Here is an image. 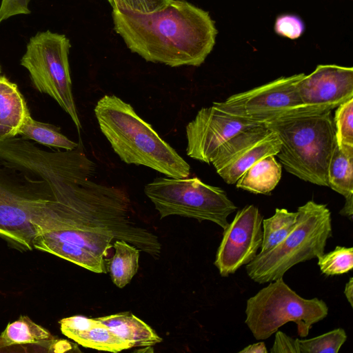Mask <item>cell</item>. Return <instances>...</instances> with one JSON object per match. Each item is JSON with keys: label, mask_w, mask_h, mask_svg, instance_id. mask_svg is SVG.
<instances>
[{"label": "cell", "mask_w": 353, "mask_h": 353, "mask_svg": "<svg viewBox=\"0 0 353 353\" xmlns=\"http://www.w3.org/2000/svg\"><path fill=\"white\" fill-rule=\"evenodd\" d=\"M321 272L327 276L339 275L353 268V248L336 246L334 250L317 257Z\"/></svg>", "instance_id": "cell-25"}, {"label": "cell", "mask_w": 353, "mask_h": 353, "mask_svg": "<svg viewBox=\"0 0 353 353\" xmlns=\"http://www.w3.org/2000/svg\"><path fill=\"white\" fill-rule=\"evenodd\" d=\"M304 75L279 77L212 105L230 115L259 124L317 114L303 103L297 91L296 84Z\"/></svg>", "instance_id": "cell-10"}, {"label": "cell", "mask_w": 353, "mask_h": 353, "mask_svg": "<svg viewBox=\"0 0 353 353\" xmlns=\"http://www.w3.org/2000/svg\"><path fill=\"white\" fill-rule=\"evenodd\" d=\"M2 74V67H1V65L0 63V75Z\"/></svg>", "instance_id": "cell-36"}, {"label": "cell", "mask_w": 353, "mask_h": 353, "mask_svg": "<svg viewBox=\"0 0 353 353\" xmlns=\"http://www.w3.org/2000/svg\"><path fill=\"white\" fill-rule=\"evenodd\" d=\"M112 10L148 14L163 9L171 0H107Z\"/></svg>", "instance_id": "cell-27"}, {"label": "cell", "mask_w": 353, "mask_h": 353, "mask_svg": "<svg viewBox=\"0 0 353 353\" xmlns=\"http://www.w3.org/2000/svg\"><path fill=\"white\" fill-rule=\"evenodd\" d=\"M81 146L46 150L24 137L0 141V237L20 251L33 250L34 225L84 162Z\"/></svg>", "instance_id": "cell-2"}, {"label": "cell", "mask_w": 353, "mask_h": 353, "mask_svg": "<svg viewBox=\"0 0 353 353\" xmlns=\"http://www.w3.org/2000/svg\"><path fill=\"white\" fill-rule=\"evenodd\" d=\"M29 116V109L17 85L1 74L0 125L10 130L16 136Z\"/></svg>", "instance_id": "cell-17"}, {"label": "cell", "mask_w": 353, "mask_h": 353, "mask_svg": "<svg viewBox=\"0 0 353 353\" xmlns=\"http://www.w3.org/2000/svg\"><path fill=\"white\" fill-rule=\"evenodd\" d=\"M272 353H299L298 339L292 338L283 332H275Z\"/></svg>", "instance_id": "cell-31"}, {"label": "cell", "mask_w": 353, "mask_h": 353, "mask_svg": "<svg viewBox=\"0 0 353 353\" xmlns=\"http://www.w3.org/2000/svg\"><path fill=\"white\" fill-rule=\"evenodd\" d=\"M346 340V332L342 328L309 339H298L299 353H337Z\"/></svg>", "instance_id": "cell-24"}, {"label": "cell", "mask_w": 353, "mask_h": 353, "mask_svg": "<svg viewBox=\"0 0 353 353\" xmlns=\"http://www.w3.org/2000/svg\"><path fill=\"white\" fill-rule=\"evenodd\" d=\"M328 187L345 199L353 196V149L334 145L327 168Z\"/></svg>", "instance_id": "cell-20"}, {"label": "cell", "mask_w": 353, "mask_h": 353, "mask_svg": "<svg viewBox=\"0 0 353 353\" xmlns=\"http://www.w3.org/2000/svg\"><path fill=\"white\" fill-rule=\"evenodd\" d=\"M94 114L101 132L125 163L144 165L171 178L189 176L190 165L130 103L114 94L105 95Z\"/></svg>", "instance_id": "cell-4"}, {"label": "cell", "mask_w": 353, "mask_h": 353, "mask_svg": "<svg viewBox=\"0 0 353 353\" xmlns=\"http://www.w3.org/2000/svg\"><path fill=\"white\" fill-rule=\"evenodd\" d=\"M70 40L50 30L32 37L21 59L35 88L54 99L79 131L81 122L72 91L68 55Z\"/></svg>", "instance_id": "cell-9"}, {"label": "cell", "mask_w": 353, "mask_h": 353, "mask_svg": "<svg viewBox=\"0 0 353 353\" xmlns=\"http://www.w3.org/2000/svg\"><path fill=\"white\" fill-rule=\"evenodd\" d=\"M296 87L301 101L313 112L332 110L353 98V68L319 65Z\"/></svg>", "instance_id": "cell-14"}, {"label": "cell", "mask_w": 353, "mask_h": 353, "mask_svg": "<svg viewBox=\"0 0 353 353\" xmlns=\"http://www.w3.org/2000/svg\"><path fill=\"white\" fill-rule=\"evenodd\" d=\"M96 168L68 184L34 224L33 248L52 254L81 248L105 259L112 241L123 240L149 254H159L158 236L134 220L127 192L94 181Z\"/></svg>", "instance_id": "cell-1"}, {"label": "cell", "mask_w": 353, "mask_h": 353, "mask_svg": "<svg viewBox=\"0 0 353 353\" xmlns=\"http://www.w3.org/2000/svg\"><path fill=\"white\" fill-rule=\"evenodd\" d=\"M97 320L83 316H73L63 318L59 321L61 333L71 339L74 335L85 332L93 326Z\"/></svg>", "instance_id": "cell-29"}, {"label": "cell", "mask_w": 353, "mask_h": 353, "mask_svg": "<svg viewBox=\"0 0 353 353\" xmlns=\"http://www.w3.org/2000/svg\"><path fill=\"white\" fill-rule=\"evenodd\" d=\"M18 135L49 147L62 148L65 150H74L79 144L63 135L55 126L36 121L32 118L31 115L21 126Z\"/></svg>", "instance_id": "cell-21"}, {"label": "cell", "mask_w": 353, "mask_h": 353, "mask_svg": "<svg viewBox=\"0 0 353 353\" xmlns=\"http://www.w3.org/2000/svg\"><path fill=\"white\" fill-rule=\"evenodd\" d=\"M239 353H268L264 342H259L245 347L239 352Z\"/></svg>", "instance_id": "cell-32"}, {"label": "cell", "mask_w": 353, "mask_h": 353, "mask_svg": "<svg viewBox=\"0 0 353 353\" xmlns=\"http://www.w3.org/2000/svg\"><path fill=\"white\" fill-rule=\"evenodd\" d=\"M55 341L51 333L28 316L9 323L0 334V351L14 345L36 344L50 348Z\"/></svg>", "instance_id": "cell-18"}, {"label": "cell", "mask_w": 353, "mask_h": 353, "mask_svg": "<svg viewBox=\"0 0 353 353\" xmlns=\"http://www.w3.org/2000/svg\"><path fill=\"white\" fill-rule=\"evenodd\" d=\"M274 30L279 35L295 39L299 38L304 31V24L299 17L285 14L279 16L276 19Z\"/></svg>", "instance_id": "cell-28"}, {"label": "cell", "mask_w": 353, "mask_h": 353, "mask_svg": "<svg viewBox=\"0 0 353 353\" xmlns=\"http://www.w3.org/2000/svg\"><path fill=\"white\" fill-rule=\"evenodd\" d=\"M258 125L261 124L230 115L213 105L203 108L186 125L187 155L210 164L225 142L240 132Z\"/></svg>", "instance_id": "cell-13"}, {"label": "cell", "mask_w": 353, "mask_h": 353, "mask_svg": "<svg viewBox=\"0 0 353 353\" xmlns=\"http://www.w3.org/2000/svg\"><path fill=\"white\" fill-rule=\"evenodd\" d=\"M345 296L350 303L351 307L353 306V279L350 277L347 283H346L344 290Z\"/></svg>", "instance_id": "cell-34"}, {"label": "cell", "mask_w": 353, "mask_h": 353, "mask_svg": "<svg viewBox=\"0 0 353 353\" xmlns=\"http://www.w3.org/2000/svg\"><path fill=\"white\" fill-rule=\"evenodd\" d=\"M262 221L258 208L249 205L223 230L214 262L221 276L234 274L257 255L263 241Z\"/></svg>", "instance_id": "cell-12"}, {"label": "cell", "mask_w": 353, "mask_h": 353, "mask_svg": "<svg viewBox=\"0 0 353 353\" xmlns=\"http://www.w3.org/2000/svg\"><path fill=\"white\" fill-rule=\"evenodd\" d=\"M71 339L87 348L115 353L132 347L98 320L90 329L74 335Z\"/></svg>", "instance_id": "cell-22"}, {"label": "cell", "mask_w": 353, "mask_h": 353, "mask_svg": "<svg viewBox=\"0 0 353 353\" xmlns=\"http://www.w3.org/2000/svg\"><path fill=\"white\" fill-rule=\"evenodd\" d=\"M14 133L9 129L0 125V141L2 140L14 137Z\"/></svg>", "instance_id": "cell-35"}, {"label": "cell", "mask_w": 353, "mask_h": 353, "mask_svg": "<svg viewBox=\"0 0 353 353\" xmlns=\"http://www.w3.org/2000/svg\"><path fill=\"white\" fill-rule=\"evenodd\" d=\"M353 196L345 198V203L343 208L340 211V214L344 216H347L352 220L353 214Z\"/></svg>", "instance_id": "cell-33"}, {"label": "cell", "mask_w": 353, "mask_h": 353, "mask_svg": "<svg viewBox=\"0 0 353 353\" xmlns=\"http://www.w3.org/2000/svg\"><path fill=\"white\" fill-rule=\"evenodd\" d=\"M281 172L275 156H268L251 165L237 180L236 186L254 194H269L279 182Z\"/></svg>", "instance_id": "cell-16"}, {"label": "cell", "mask_w": 353, "mask_h": 353, "mask_svg": "<svg viewBox=\"0 0 353 353\" xmlns=\"http://www.w3.org/2000/svg\"><path fill=\"white\" fill-rule=\"evenodd\" d=\"M112 17L126 46L150 62L199 66L216 42L217 30L209 12L185 0H171L148 14L112 10Z\"/></svg>", "instance_id": "cell-3"}, {"label": "cell", "mask_w": 353, "mask_h": 353, "mask_svg": "<svg viewBox=\"0 0 353 353\" xmlns=\"http://www.w3.org/2000/svg\"><path fill=\"white\" fill-rule=\"evenodd\" d=\"M353 98L337 107L333 119L335 140L341 149H353Z\"/></svg>", "instance_id": "cell-26"}, {"label": "cell", "mask_w": 353, "mask_h": 353, "mask_svg": "<svg viewBox=\"0 0 353 353\" xmlns=\"http://www.w3.org/2000/svg\"><path fill=\"white\" fill-rule=\"evenodd\" d=\"M297 212L285 208H276L270 218L263 219V241L259 252H266L281 241L294 228Z\"/></svg>", "instance_id": "cell-23"}, {"label": "cell", "mask_w": 353, "mask_h": 353, "mask_svg": "<svg viewBox=\"0 0 353 353\" xmlns=\"http://www.w3.org/2000/svg\"><path fill=\"white\" fill-rule=\"evenodd\" d=\"M296 212V223L291 232L246 265L248 276L254 282L273 281L283 277L294 265L324 253L332 233L331 213L327 205L309 201Z\"/></svg>", "instance_id": "cell-6"}, {"label": "cell", "mask_w": 353, "mask_h": 353, "mask_svg": "<svg viewBox=\"0 0 353 353\" xmlns=\"http://www.w3.org/2000/svg\"><path fill=\"white\" fill-rule=\"evenodd\" d=\"M247 300L245 323L256 340L268 339L288 322H294L301 337L308 335L312 325L328 314L325 302L299 296L277 279Z\"/></svg>", "instance_id": "cell-7"}, {"label": "cell", "mask_w": 353, "mask_h": 353, "mask_svg": "<svg viewBox=\"0 0 353 353\" xmlns=\"http://www.w3.org/2000/svg\"><path fill=\"white\" fill-rule=\"evenodd\" d=\"M281 146L278 135L261 124L232 137L217 150L211 163L225 183L234 184L256 161L276 156Z\"/></svg>", "instance_id": "cell-11"}, {"label": "cell", "mask_w": 353, "mask_h": 353, "mask_svg": "<svg viewBox=\"0 0 353 353\" xmlns=\"http://www.w3.org/2000/svg\"><path fill=\"white\" fill-rule=\"evenodd\" d=\"M30 13L29 0H2L0 5V23L10 17Z\"/></svg>", "instance_id": "cell-30"}, {"label": "cell", "mask_w": 353, "mask_h": 353, "mask_svg": "<svg viewBox=\"0 0 353 353\" xmlns=\"http://www.w3.org/2000/svg\"><path fill=\"white\" fill-rule=\"evenodd\" d=\"M97 319L132 347L151 346L162 341L148 324L130 312L108 315Z\"/></svg>", "instance_id": "cell-15"}, {"label": "cell", "mask_w": 353, "mask_h": 353, "mask_svg": "<svg viewBox=\"0 0 353 353\" xmlns=\"http://www.w3.org/2000/svg\"><path fill=\"white\" fill-rule=\"evenodd\" d=\"M144 192L161 219L179 215L212 221L224 230L228 217L237 209L223 189L197 177H158L145 185Z\"/></svg>", "instance_id": "cell-8"}, {"label": "cell", "mask_w": 353, "mask_h": 353, "mask_svg": "<svg viewBox=\"0 0 353 353\" xmlns=\"http://www.w3.org/2000/svg\"><path fill=\"white\" fill-rule=\"evenodd\" d=\"M264 124L281 142L276 156L285 170L305 181L328 186L327 168L336 143L331 110Z\"/></svg>", "instance_id": "cell-5"}, {"label": "cell", "mask_w": 353, "mask_h": 353, "mask_svg": "<svg viewBox=\"0 0 353 353\" xmlns=\"http://www.w3.org/2000/svg\"><path fill=\"white\" fill-rule=\"evenodd\" d=\"M113 248L114 254L107 263L108 271L113 283L123 288L137 272L141 250L123 240H115Z\"/></svg>", "instance_id": "cell-19"}]
</instances>
